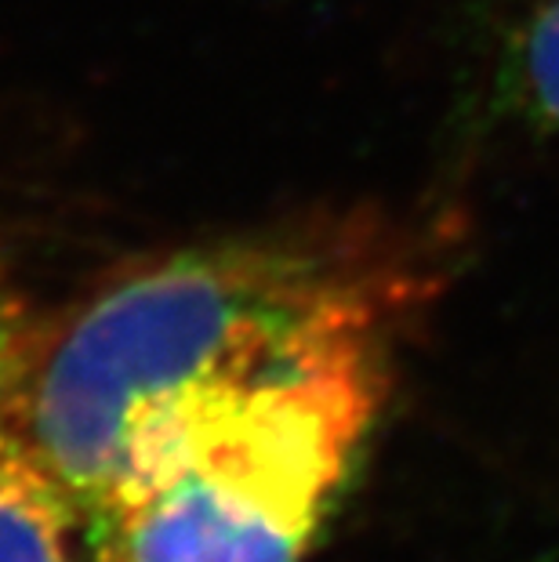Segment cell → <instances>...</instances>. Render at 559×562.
I'll return each mask as SVG.
<instances>
[{"instance_id":"7a4b0ae2","label":"cell","mask_w":559,"mask_h":562,"mask_svg":"<svg viewBox=\"0 0 559 562\" xmlns=\"http://www.w3.org/2000/svg\"><path fill=\"white\" fill-rule=\"evenodd\" d=\"M385 345L225 378L142 425L88 505L102 562H302L382 406Z\"/></svg>"},{"instance_id":"6da1fadb","label":"cell","mask_w":559,"mask_h":562,"mask_svg":"<svg viewBox=\"0 0 559 562\" xmlns=\"http://www.w3.org/2000/svg\"><path fill=\"white\" fill-rule=\"evenodd\" d=\"M403 236L291 229L171 250L0 345V428L91 505L146 422L189 392L389 334L429 283Z\"/></svg>"},{"instance_id":"277c9868","label":"cell","mask_w":559,"mask_h":562,"mask_svg":"<svg viewBox=\"0 0 559 562\" xmlns=\"http://www.w3.org/2000/svg\"><path fill=\"white\" fill-rule=\"evenodd\" d=\"M497 88L523 124L559 142V0H516L497 47Z\"/></svg>"},{"instance_id":"5b68a950","label":"cell","mask_w":559,"mask_h":562,"mask_svg":"<svg viewBox=\"0 0 559 562\" xmlns=\"http://www.w3.org/2000/svg\"><path fill=\"white\" fill-rule=\"evenodd\" d=\"M15 327V313H11V302H8V283H4V272H0V345H4L8 330Z\"/></svg>"},{"instance_id":"3957f363","label":"cell","mask_w":559,"mask_h":562,"mask_svg":"<svg viewBox=\"0 0 559 562\" xmlns=\"http://www.w3.org/2000/svg\"><path fill=\"white\" fill-rule=\"evenodd\" d=\"M0 562H102L88 508L0 428Z\"/></svg>"}]
</instances>
